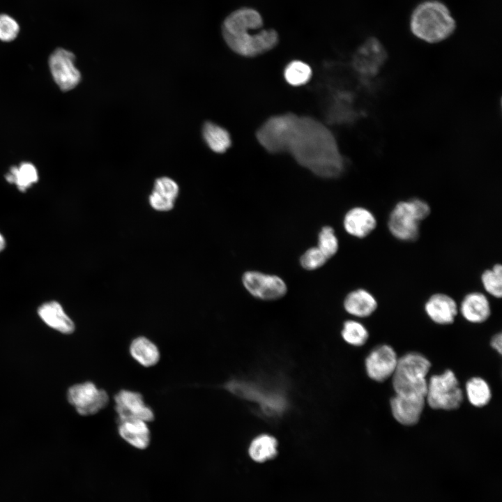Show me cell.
<instances>
[{
    "instance_id": "cell-1",
    "label": "cell",
    "mask_w": 502,
    "mask_h": 502,
    "mask_svg": "<svg viewBox=\"0 0 502 502\" xmlns=\"http://www.w3.org/2000/svg\"><path fill=\"white\" fill-rule=\"evenodd\" d=\"M256 136L268 152L288 153L317 176L335 178L344 170L333 133L314 118L294 113L275 115L262 124Z\"/></svg>"
},
{
    "instance_id": "cell-2",
    "label": "cell",
    "mask_w": 502,
    "mask_h": 502,
    "mask_svg": "<svg viewBox=\"0 0 502 502\" xmlns=\"http://www.w3.org/2000/svg\"><path fill=\"white\" fill-rule=\"evenodd\" d=\"M456 22L448 8L437 0H427L418 5L411 15L412 33L428 43H436L450 36Z\"/></svg>"
},
{
    "instance_id": "cell-3",
    "label": "cell",
    "mask_w": 502,
    "mask_h": 502,
    "mask_svg": "<svg viewBox=\"0 0 502 502\" xmlns=\"http://www.w3.org/2000/svg\"><path fill=\"white\" fill-rule=\"evenodd\" d=\"M428 202L418 197L397 201L387 219V228L396 240L413 243L419 238L420 225L431 213Z\"/></svg>"
},
{
    "instance_id": "cell-4",
    "label": "cell",
    "mask_w": 502,
    "mask_h": 502,
    "mask_svg": "<svg viewBox=\"0 0 502 502\" xmlns=\"http://www.w3.org/2000/svg\"><path fill=\"white\" fill-rule=\"evenodd\" d=\"M430 367V362L418 353H409L398 358L392 376L395 394L425 398L427 389L426 376Z\"/></svg>"
},
{
    "instance_id": "cell-5",
    "label": "cell",
    "mask_w": 502,
    "mask_h": 502,
    "mask_svg": "<svg viewBox=\"0 0 502 502\" xmlns=\"http://www.w3.org/2000/svg\"><path fill=\"white\" fill-rule=\"evenodd\" d=\"M257 30L259 29L245 26L222 29V33L232 51L241 56L252 57L272 50L279 40L277 33L273 29Z\"/></svg>"
},
{
    "instance_id": "cell-6",
    "label": "cell",
    "mask_w": 502,
    "mask_h": 502,
    "mask_svg": "<svg viewBox=\"0 0 502 502\" xmlns=\"http://www.w3.org/2000/svg\"><path fill=\"white\" fill-rule=\"evenodd\" d=\"M463 401V393L454 372L450 370L433 375L427 382L425 402L434 409L454 410Z\"/></svg>"
},
{
    "instance_id": "cell-7",
    "label": "cell",
    "mask_w": 502,
    "mask_h": 502,
    "mask_svg": "<svg viewBox=\"0 0 502 502\" xmlns=\"http://www.w3.org/2000/svg\"><path fill=\"white\" fill-rule=\"evenodd\" d=\"M67 398L77 412L82 416H91L107 406L109 398L107 393L86 381L72 386L68 390Z\"/></svg>"
},
{
    "instance_id": "cell-8",
    "label": "cell",
    "mask_w": 502,
    "mask_h": 502,
    "mask_svg": "<svg viewBox=\"0 0 502 502\" xmlns=\"http://www.w3.org/2000/svg\"><path fill=\"white\" fill-rule=\"evenodd\" d=\"M242 282L252 296L261 300H277L285 296L287 291V284L281 277L259 271L244 273Z\"/></svg>"
},
{
    "instance_id": "cell-9",
    "label": "cell",
    "mask_w": 502,
    "mask_h": 502,
    "mask_svg": "<svg viewBox=\"0 0 502 502\" xmlns=\"http://www.w3.org/2000/svg\"><path fill=\"white\" fill-rule=\"evenodd\" d=\"M387 53L381 43L376 38H367L355 52L352 66L364 78L374 77L383 65Z\"/></svg>"
},
{
    "instance_id": "cell-10",
    "label": "cell",
    "mask_w": 502,
    "mask_h": 502,
    "mask_svg": "<svg viewBox=\"0 0 502 502\" xmlns=\"http://www.w3.org/2000/svg\"><path fill=\"white\" fill-rule=\"evenodd\" d=\"M75 59L74 54L63 48L55 50L50 56L49 66L52 77L63 91L74 89L81 79Z\"/></svg>"
},
{
    "instance_id": "cell-11",
    "label": "cell",
    "mask_w": 502,
    "mask_h": 502,
    "mask_svg": "<svg viewBox=\"0 0 502 502\" xmlns=\"http://www.w3.org/2000/svg\"><path fill=\"white\" fill-rule=\"evenodd\" d=\"M117 421L137 418L145 422L155 419L154 412L144 402L142 395L129 390H119L114 397Z\"/></svg>"
},
{
    "instance_id": "cell-12",
    "label": "cell",
    "mask_w": 502,
    "mask_h": 502,
    "mask_svg": "<svg viewBox=\"0 0 502 502\" xmlns=\"http://www.w3.org/2000/svg\"><path fill=\"white\" fill-rule=\"evenodd\" d=\"M226 388L236 395L255 401L261 410L270 416L280 415L284 409L285 402L283 397L275 394L260 392L250 383L233 381L227 383Z\"/></svg>"
},
{
    "instance_id": "cell-13",
    "label": "cell",
    "mask_w": 502,
    "mask_h": 502,
    "mask_svg": "<svg viewBox=\"0 0 502 502\" xmlns=\"http://www.w3.org/2000/svg\"><path fill=\"white\" fill-rule=\"evenodd\" d=\"M397 360V354L390 346H379L365 359L367 374L374 381H384L393 376Z\"/></svg>"
},
{
    "instance_id": "cell-14",
    "label": "cell",
    "mask_w": 502,
    "mask_h": 502,
    "mask_svg": "<svg viewBox=\"0 0 502 502\" xmlns=\"http://www.w3.org/2000/svg\"><path fill=\"white\" fill-rule=\"evenodd\" d=\"M427 317L435 324H451L458 312V304L449 294L436 292L431 294L424 304Z\"/></svg>"
},
{
    "instance_id": "cell-15",
    "label": "cell",
    "mask_w": 502,
    "mask_h": 502,
    "mask_svg": "<svg viewBox=\"0 0 502 502\" xmlns=\"http://www.w3.org/2000/svg\"><path fill=\"white\" fill-rule=\"evenodd\" d=\"M375 214L364 206L350 208L343 218V227L347 234L357 238H365L377 227Z\"/></svg>"
},
{
    "instance_id": "cell-16",
    "label": "cell",
    "mask_w": 502,
    "mask_h": 502,
    "mask_svg": "<svg viewBox=\"0 0 502 502\" xmlns=\"http://www.w3.org/2000/svg\"><path fill=\"white\" fill-rule=\"evenodd\" d=\"M458 312L470 323L481 324L486 321L492 312L487 295L479 291L468 292L458 305Z\"/></svg>"
},
{
    "instance_id": "cell-17",
    "label": "cell",
    "mask_w": 502,
    "mask_h": 502,
    "mask_svg": "<svg viewBox=\"0 0 502 502\" xmlns=\"http://www.w3.org/2000/svg\"><path fill=\"white\" fill-rule=\"evenodd\" d=\"M394 418L400 424L411 426L420 420L425 404V398L410 397L396 395L390 400Z\"/></svg>"
},
{
    "instance_id": "cell-18",
    "label": "cell",
    "mask_w": 502,
    "mask_h": 502,
    "mask_svg": "<svg viewBox=\"0 0 502 502\" xmlns=\"http://www.w3.org/2000/svg\"><path fill=\"white\" fill-rule=\"evenodd\" d=\"M119 436L137 449L146 448L151 441V432L146 422L137 418L117 421Z\"/></svg>"
},
{
    "instance_id": "cell-19",
    "label": "cell",
    "mask_w": 502,
    "mask_h": 502,
    "mask_svg": "<svg viewBox=\"0 0 502 502\" xmlns=\"http://www.w3.org/2000/svg\"><path fill=\"white\" fill-rule=\"evenodd\" d=\"M343 305L345 310L351 315L365 318L376 311L378 301L369 290L358 288L347 294Z\"/></svg>"
},
{
    "instance_id": "cell-20",
    "label": "cell",
    "mask_w": 502,
    "mask_h": 502,
    "mask_svg": "<svg viewBox=\"0 0 502 502\" xmlns=\"http://www.w3.org/2000/svg\"><path fill=\"white\" fill-rule=\"evenodd\" d=\"M178 194V186L174 180L168 177L159 178L149 196V203L157 211H167L174 207Z\"/></svg>"
},
{
    "instance_id": "cell-21",
    "label": "cell",
    "mask_w": 502,
    "mask_h": 502,
    "mask_svg": "<svg viewBox=\"0 0 502 502\" xmlns=\"http://www.w3.org/2000/svg\"><path fill=\"white\" fill-rule=\"evenodd\" d=\"M38 313L47 325L60 333L71 334L75 330L73 321L56 301L44 303L38 308Z\"/></svg>"
},
{
    "instance_id": "cell-22",
    "label": "cell",
    "mask_w": 502,
    "mask_h": 502,
    "mask_svg": "<svg viewBox=\"0 0 502 502\" xmlns=\"http://www.w3.org/2000/svg\"><path fill=\"white\" fill-rule=\"evenodd\" d=\"M129 351L135 361L146 367L156 365L160 358L158 347L144 336H139L132 340Z\"/></svg>"
},
{
    "instance_id": "cell-23",
    "label": "cell",
    "mask_w": 502,
    "mask_h": 502,
    "mask_svg": "<svg viewBox=\"0 0 502 502\" xmlns=\"http://www.w3.org/2000/svg\"><path fill=\"white\" fill-rule=\"evenodd\" d=\"M277 441L268 434H261L251 442L248 452L257 462H264L274 458L277 454Z\"/></svg>"
},
{
    "instance_id": "cell-24",
    "label": "cell",
    "mask_w": 502,
    "mask_h": 502,
    "mask_svg": "<svg viewBox=\"0 0 502 502\" xmlns=\"http://www.w3.org/2000/svg\"><path fill=\"white\" fill-rule=\"evenodd\" d=\"M203 136L209 148L216 153H224L231 146L229 133L213 123L206 122L204 124Z\"/></svg>"
},
{
    "instance_id": "cell-25",
    "label": "cell",
    "mask_w": 502,
    "mask_h": 502,
    "mask_svg": "<svg viewBox=\"0 0 502 502\" xmlns=\"http://www.w3.org/2000/svg\"><path fill=\"white\" fill-rule=\"evenodd\" d=\"M6 179L10 183H15L20 191L24 192L37 182L38 172L33 164L22 162L18 167H12L6 175Z\"/></svg>"
},
{
    "instance_id": "cell-26",
    "label": "cell",
    "mask_w": 502,
    "mask_h": 502,
    "mask_svg": "<svg viewBox=\"0 0 502 502\" xmlns=\"http://www.w3.org/2000/svg\"><path fill=\"white\" fill-rule=\"evenodd\" d=\"M466 393L469 402L474 406L487 405L492 397L491 389L483 379L473 377L466 383Z\"/></svg>"
},
{
    "instance_id": "cell-27",
    "label": "cell",
    "mask_w": 502,
    "mask_h": 502,
    "mask_svg": "<svg viewBox=\"0 0 502 502\" xmlns=\"http://www.w3.org/2000/svg\"><path fill=\"white\" fill-rule=\"evenodd\" d=\"M480 282L485 293L495 298L502 297V266L494 264L485 269L480 275Z\"/></svg>"
},
{
    "instance_id": "cell-28",
    "label": "cell",
    "mask_w": 502,
    "mask_h": 502,
    "mask_svg": "<svg viewBox=\"0 0 502 502\" xmlns=\"http://www.w3.org/2000/svg\"><path fill=\"white\" fill-rule=\"evenodd\" d=\"M310 66L301 61H292L284 68V76L288 84L298 86L306 84L312 77Z\"/></svg>"
},
{
    "instance_id": "cell-29",
    "label": "cell",
    "mask_w": 502,
    "mask_h": 502,
    "mask_svg": "<svg viewBox=\"0 0 502 502\" xmlns=\"http://www.w3.org/2000/svg\"><path fill=\"white\" fill-rule=\"evenodd\" d=\"M342 336L349 344L362 346L367 340L369 333L361 323L354 320H348L343 325Z\"/></svg>"
},
{
    "instance_id": "cell-30",
    "label": "cell",
    "mask_w": 502,
    "mask_h": 502,
    "mask_svg": "<svg viewBox=\"0 0 502 502\" xmlns=\"http://www.w3.org/2000/svg\"><path fill=\"white\" fill-rule=\"evenodd\" d=\"M317 248L328 259L335 255L339 249V243L333 227H322L318 236Z\"/></svg>"
},
{
    "instance_id": "cell-31",
    "label": "cell",
    "mask_w": 502,
    "mask_h": 502,
    "mask_svg": "<svg viewBox=\"0 0 502 502\" xmlns=\"http://www.w3.org/2000/svg\"><path fill=\"white\" fill-rule=\"evenodd\" d=\"M328 259L317 247L310 248L301 257L300 263L302 267L308 271H313L323 266Z\"/></svg>"
},
{
    "instance_id": "cell-32",
    "label": "cell",
    "mask_w": 502,
    "mask_h": 502,
    "mask_svg": "<svg viewBox=\"0 0 502 502\" xmlns=\"http://www.w3.org/2000/svg\"><path fill=\"white\" fill-rule=\"evenodd\" d=\"M20 25L12 16L0 14V40L10 42L15 40L20 32Z\"/></svg>"
},
{
    "instance_id": "cell-33",
    "label": "cell",
    "mask_w": 502,
    "mask_h": 502,
    "mask_svg": "<svg viewBox=\"0 0 502 502\" xmlns=\"http://www.w3.org/2000/svg\"><path fill=\"white\" fill-rule=\"evenodd\" d=\"M502 335L501 333L495 335L491 342V346L492 348H494L497 352L499 353H501L502 350Z\"/></svg>"
},
{
    "instance_id": "cell-34",
    "label": "cell",
    "mask_w": 502,
    "mask_h": 502,
    "mask_svg": "<svg viewBox=\"0 0 502 502\" xmlns=\"http://www.w3.org/2000/svg\"><path fill=\"white\" fill-rule=\"evenodd\" d=\"M6 242L3 236L0 234V252L5 248Z\"/></svg>"
}]
</instances>
